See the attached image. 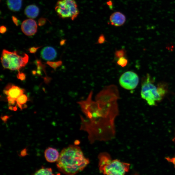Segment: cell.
Wrapping results in <instances>:
<instances>
[{"label":"cell","mask_w":175,"mask_h":175,"mask_svg":"<svg viewBox=\"0 0 175 175\" xmlns=\"http://www.w3.org/2000/svg\"><path fill=\"white\" fill-rule=\"evenodd\" d=\"M89 163L79 146L71 145L60 153L56 166L61 172L66 175H75L82 171Z\"/></svg>","instance_id":"6da1fadb"},{"label":"cell","mask_w":175,"mask_h":175,"mask_svg":"<svg viewBox=\"0 0 175 175\" xmlns=\"http://www.w3.org/2000/svg\"><path fill=\"white\" fill-rule=\"evenodd\" d=\"M168 92V86L165 83L155 85L151 77L147 74L142 81L141 95L151 106H156L164 99Z\"/></svg>","instance_id":"7a4b0ae2"},{"label":"cell","mask_w":175,"mask_h":175,"mask_svg":"<svg viewBox=\"0 0 175 175\" xmlns=\"http://www.w3.org/2000/svg\"><path fill=\"white\" fill-rule=\"evenodd\" d=\"M29 56L24 53L20 55L16 51H9L6 50L3 51L1 62L3 67L11 71L19 70L26 66L29 61Z\"/></svg>","instance_id":"3957f363"},{"label":"cell","mask_w":175,"mask_h":175,"mask_svg":"<svg viewBox=\"0 0 175 175\" xmlns=\"http://www.w3.org/2000/svg\"><path fill=\"white\" fill-rule=\"evenodd\" d=\"M55 10L60 18H71L72 21L79 14L75 0H59L56 3Z\"/></svg>","instance_id":"277c9868"},{"label":"cell","mask_w":175,"mask_h":175,"mask_svg":"<svg viewBox=\"0 0 175 175\" xmlns=\"http://www.w3.org/2000/svg\"><path fill=\"white\" fill-rule=\"evenodd\" d=\"M130 164L118 159L112 160L108 165L99 168L101 173L105 175H125L129 171Z\"/></svg>","instance_id":"5b68a950"},{"label":"cell","mask_w":175,"mask_h":175,"mask_svg":"<svg viewBox=\"0 0 175 175\" xmlns=\"http://www.w3.org/2000/svg\"><path fill=\"white\" fill-rule=\"evenodd\" d=\"M139 77L136 73L128 71L124 73L120 77L119 82L121 86L128 90L136 88L139 83Z\"/></svg>","instance_id":"8992f818"},{"label":"cell","mask_w":175,"mask_h":175,"mask_svg":"<svg viewBox=\"0 0 175 175\" xmlns=\"http://www.w3.org/2000/svg\"><path fill=\"white\" fill-rule=\"evenodd\" d=\"M25 90L24 89L11 83L8 84L3 90L4 94L7 95L8 104L10 106L14 105L16 100L23 94Z\"/></svg>","instance_id":"52a82bcc"},{"label":"cell","mask_w":175,"mask_h":175,"mask_svg":"<svg viewBox=\"0 0 175 175\" xmlns=\"http://www.w3.org/2000/svg\"><path fill=\"white\" fill-rule=\"evenodd\" d=\"M21 29L23 33L27 36L34 35L37 32V24L33 19L26 20L22 23Z\"/></svg>","instance_id":"ba28073f"},{"label":"cell","mask_w":175,"mask_h":175,"mask_svg":"<svg viewBox=\"0 0 175 175\" xmlns=\"http://www.w3.org/2000/svg\"><path fill=\"white\" fill-rule=\"evenodd\" d=\"M110 22L112 25L120 26L123 25L126 21L125 15L119 12L113 14L110 17Z\"/></svg>","instance_id":"9c48e42d"},{"label":"cell","mask_w":175,"mask_h":175,"mask_svg":"<svg viewBox=\"0 0 175 175\" xmlns=\"http://www.w3.org/2000/svg\"><path fill=\"white\" fill-rule=\"evenodd\" d=\"M57 52L55 49L51 47H44L41 52V56L44 60L48 61L53 60L57 56Z\"/></svg>","instance_id":"30bf717a"},{"label":"cell","mask_w":175,"mask_h":175,"mask_svg":"<svg viewBox=\"0 0 175 175\" xmlns=\"http://www.w3.org/2000/svg\"><path fill=\"white\" fill-rule=\"evenodd\" d=\"M44 155L46 161L50 163L57 161L60 155L57 150L51 147L45 150Z\"/></svg>","instance_id":"8fae6325"},{"label":"cell","mask_w":175,"mask_h":175,"mask_svg":"<svg viewBox=\"0 0 175 175\" xmlns=\"http://www.w3.org/2000/svg\"><path fill=\"white\" fill-rule=\"evenodd\" d=\"M24 13L28 18L35 19L38 16L39 13V8L35 5L27 6L26 8Z\"/></svg>","instance_id":"7c38bea8"},{"label":"cell","mask_w":175,"mask_h":175,"mask_svg":"<svg viewBox=\"0 0 175 175\" xmlns=\"http://www.w3.org/2000/svg\"><path fill=\"white\" fill-rule=\"evenodd\" d=\"M99 168L110 163L112 161L110 154L107 152L101 153L98 156Z\"/></svg>","instance_id":"4fadbf2b"},{"label":"cell","mask_w":175,"mask_h":175,"mask_svg":"<svg viewBox=\"0 0 175 175\" xmlns=\"http://www.w3.org/2000/svg\"><path fill=\"white\" fill-rule=\"evenodd\" d=\"M7 5L11 11L16 12L21 9L22 0H7Z\"/></svg>","instance_id":"5bb4252c"},{"label":"cell","mask_w":175,"mask_h":175,"mask_svg":"<svg viewBox=\"0 0 175 175\" xmlns=\"http://www.w3.org/2000/svg\"><path fill=\"white\" fill-rule=\"evenodd\" d=\"M28 101L27 96L23 94L20 96L16 100V103L18 107L21 109H22L26 108V104Z\"/></svg>","instance_id":"9a60e30c"},{"label":"cell","mask_w":175,"mask_h":175,"mask_svg":"<svg viewBox=\"0 0 175 175\" xmlns=\"http://www.w3.org/2000/svg\"><path fill=\"white\" fill-rule=\"evenodd\" d=\"M33 175H60V173L55 175L51 168L42 167L35 173Z\"/></svg>","instance_id":"2e32d148"},{"label":"cell","mask_w":175,"mask_h":175,"mask_svg":"<svg viewBox=\"0 0 175 175\" xmlns=\"http://www.w3.org/2000/svg\"><path fill=\"white\" fill-rule=\"evenodd\" d=\"M46 64L56 70V68L62 65V62L61 61H59L56 62H51L50 61H48Z\"/></svg>","instance_id":"e0dca14e"},{"label":"cell","mask_w":175,"mask_h":175,"mask_svg":"<svg viewBox=\"0 0 175 175\" xmlns=\"http://www.w3.org/2000/svg\"><path fill=\"white\" fill-rule=\"evenodd\" d=\"M128 62L127 59L123 56L119 59L117 61V64L121 67H124L127 65Z\"/></svg>","instance_id":"ac0fdd59"},{"label":"cell","mask_w":175,"mask_h":175,"mask_svg":"<svg viewBox=\"0 0 175 175\" xmlns=\"http://www.w3.org/2000/svg\"><path fill=\"white\" fill-rule=\"evenodd\" d=\"M35 64L37 66V70L40 71H43L46 74V66L42 63L41 61L39 60H36Z\"/></svg>","instance_id":"d6986e66"},{"label":"cell","mask_w":175,"mask_h":175,"mask_svg":"<svg viewBox=\"0 0 175 175\" xmlns=\"http://www.w3.org/2000/svg\"><path fill=\"white\" fill-rule=\"evenodd\" d=\"M125 54V50H123L116 51L115 53V55L116 57L120 58L124 56Z\"/></svg>","instance_id":"ffe728a7"},{"label":"cell","mask_w":175,"mask_h":175,"mask_svg":"<svg viewBox=\"0 0 175 175\" xmlns=\"http://www.w3.org/2000/svg\"><path fill=\"white\" fill-rule=\"evenodd\" d=\"M17 78L18 79L22 81L26 79V75L24 73L21 72L19 71L17 75Z\"/></svg>","instance_id":"44dd1931"},{"label":"cell","mask_w":175,"mask_h":175,"mask_svg":"<svg viewBox=\"0 0 175 175\" xmlns=\"http://www.w3.org/2000/svg\"><path fill=\"white\" fill-rule=\"evenodd\" d=\"M42 47H32L29 48V52L31 53L34 54L39 49L41 48Z\"/></svg>","instance_id":"7402d4cb"},{"label":"cell","mask_w":175,"mask_h":175,"mask_svg":"<svg viewBox=\"0 0 175 175\" xmlns=\"http://www.w3.org/2000/svg\"><path fill=\"white\" fill-rule=\"evenodd\" d=\"M165 159L168 162L172 163L174 165V167L175 168V155L174 157L170 158L169 157L165 158Z\"/></svg>","instance_id":"603a6c76"},{"label":"cell","mask_w":175,"mask_h":175,"mask_svg":"<svg viewBox=\"0 0 175 175\" xmlns=\"http://www.w3.org/2000/svg\"><path fill=\"white\" fill-rule=\"evenodd\" d=\"M46 20L44 18H40L39 20L38 25L39 26H42L46 23Z\"/></svg>","instance_id":"cb8c5ba5"},{"label":"cell","mask_w":175,"mask_h":175,"mask_svg":"<svg viewBox=\"0 0 175 175\" xmlns=\"http://www.w3.org/2000/svg\"><path fill=\"white\" fill-rule=\"evenodd\" d=\"M105 41V39L103 35H101L99 38L98 43L99 44H101L103 43Z\"/></svg>","instance_id":"d4e9b609"},{"label":"cell","mask_w":175,"mask_h":175,"mask_svg":"<svg viewBox=\"0 0 175 175\" xmlns=\"http://www.w3.org/2000/svg\"><path fill=\"white\" fill-rule=\"evenodd\" d=\"M12 19H13V22L16 26H18L19 25V21L17 18L13 16L12 17Z\"/></svg>","instance_id":"484cf974"},{"label":"cell","mask_w":175,"mask_h":175,"mask_svg":"<svg viewBox=\"0 0 175 175\" xmlns=\"http://www.w3.org/2000/svg\"><path fill=\"white\" fill-rule=\"evenodd\" d=\"M1 33L4 34L7 31L6 27L4 26H2L1 27Z\"/></svg>","instance_id":"4316f807"},{"label":"cell","mask_w":175,"mask_h":175,"mask_svg":"<svg viewBox=\"0 0 175 175\" xmlns=\"http://www.w3.org/2000/svg\"><path fill=\"white\" fill-rule=\"evenodd\" d=\"M50 77H46L45 78H44V82H45L46 83H48L50 82Z\"/></svg>","instance_id":"83f0119b"},{"label":"cell","mask_w":175,"mask_h":175,"mask_svg":"<svg viewBox=\"0 0 175 175\" xmlns=\"http://www.w3.org/2000/svg\"><path fill=\"white\" fill-rule=\"evenodd\" d=\"M66 41V40H62L60 42V44L61 46H62L64 45Z\"/></svg>","instance_id":"f1b7e54d"},{"label":"cell","mask_w":175,"mask_h":175,"mask_svg":"<svg viewBox=\"0 0 175 175\" xmlns=\"http://www.w3.org/2000/svg\"><path fill=\"white\" fill-rule=\"evenodd\" d=\"M26 149H24L23 151H22L21 154L22 156L24 155H26Z\"/></svg>","instance_id":"f546056e"},{"label":"cell","mask_w":175,"mask_h":175,"mask_svg":"<svg viewBox=\"0 0 175 175\" xmlns=\"http://www.w3.org/2000/svg\"><path fill=\"white\" fill-rule=\"evenodd\" d=\"M172 141L174 142V144H175V136L173 138V139Z\"/></svg>","instance_id":"4dcf8cb0"},{"label":"cell","mask_w":175,"mask_h":175,"mask_svg":"<svg viewBox=\"0 0 175 175\" xmlns=\"http://www.w3.org/2000/svg\"><path fill=\"white\" fill-rule=\"evenodd\" d=\"M134 175H138V174H134Z\"/></svg>","instance_id":"1f68e13d"}]
</instances>
